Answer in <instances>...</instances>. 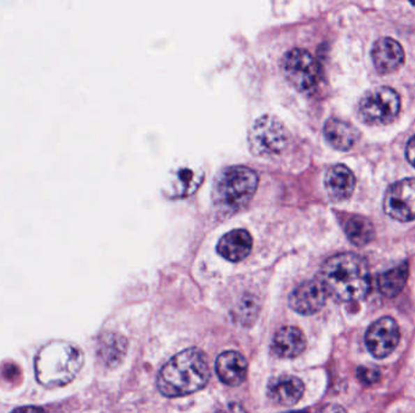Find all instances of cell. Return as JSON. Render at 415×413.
Returning a JSON list of instances; mask_svg holds the SVG:
<instances>
[{
    "instance_id": "1",
    "label": "cell",
    "mask_w": 415,
    "mask_h": 413,
    "mask_svg": "<svg viewBox=\"0 0 415 413\" xmlns=\"http://www.w3.org/2000/svg\"><path fill=\"white\" fill-rule=\"evenodd\" d=\"M329 297L339 302H357L363 299L372 288L368 265L363 257L344 252L324 262L318 274Z\"/></svg>"
},
{
    "instance_id": "2",
    "label": "cell",
    "mask_w": 415,
    "mask_h": 413,
    "mask_svg": "<svg viewBox=\"0 0 415 413\" xmlns=\"http://www.w3.org/2000/svg\"><path fill=\"white\" fill-rule=\"evenodd\" d=\"M209 362L201 349L176 354L159 371L158 390L167 398H180L203 389L209 381Z\"/></svg>"
},
{
    "instance_id": "3",
    "label": "cell",
    "mask_w": 415,
    "mask_h": 413,
    "mask_svg": "<svg viewBox=\"0 0 415 413\" xmlns=\"http://www.w3.org/2000/svg\"><path fill=\"white\" fill-rule=\"evenodd\" d=\"M84 357L80 349L67 342L44 345L36 358L37 381L47 388L66 386L75 380L83 366Z\"/></svg>"
},
{
    "instance_id": "4",
    "label": "cell",
    "mask_w": 415,
    "mask_h": 413,
    "mask_svg": "<svg viewBox=\"0 0 415 413\" xmlns=\"http://www.w3.org/2000/svg\"><path fill=\"white\" fill-rule=\"evenodd\" d=\"M259 183L257 172L247 166H229L220 172L214 185V201L225 210H237L252 199Z\"/></svg>"
},
{
    "instance_id": "5",
    "label": "cell",
    "mask_w": 415,
    "mask_h": 413,
    "mask_svg": "<svg viewBox=\"0 0 415 413\" xmlns=\"http://www.w3.org/2000/svg\"><path fill=\"white\" fill-rule=\"evenodd\" d=\"M288 131L277 116H262L254 121L249 130V144L259 157H276L288 144Z\"/></svg>"
},
{
    "instance_id": "6",
    "label": "cell",
    "mask_w": 415,
    "mask_h": 413,
    "mask_svg": "<svg viewBox=\"0 0 415 413\" xmlns=\"http://www.w3.org/2000/svg\"><path fill=\"white\" fill-rule=\"evenodd\" d=\"M401 109L398 93L391 88H373L359 101L361 119L369 125H386L396 119Z\"/></svg>"
},
{
    "instance_id": "7",
    "label": "cell",
    "mask_w": 415,
    "mask_h": 413,
    "mask_svg": "<svg viewBox=\"0 0 415 413\" xmlns=\"http://www.w3.org/2000/svg\"><path fill=\"white\" fill-rule=\"evenodd\" d=\"M285 78L295 88L310 93L315 90L321 78V67L317 60L305 49H292L282 62Z\"/></svg>"
},
{
    "instance_id": "8",
    "label": "cell",
    "mask_w": 415,
    "mask_h": 413,
    "mask_svg": "<svg viewBox=\"0 0 415 413\" xmlns=\"http://www.w3.org/2000/svg\"><path fill=\"white\" fill-rule=\"evenodd\" d=\"M384 210L400 222L415 219V178H405L393 183L384 198Z\"/></svg>"
},
{
    "instance_id": "9",
    "label": "cell",
    "mask_w": 415,
    "mask_h": 413,
    "mask_svg": "<svg viewBox=\"0 0 415 413\" xmlns=\"http://www.w3.org/2000/svg\"><path fill=\"white\" fill-rule=\"evenodd\" d=\"M400 343V329L396 321L384 316L375 321L365 334V344L374 358H386Z\"/></svg>"
},
{
    "instance_id": "10",
    "label": "cell",
    "mask_w": 415,
    "mask_h": 413,
    "mask_svg": "<svg viewBox=\"0 0 415 413\" xmlns=\"http://www.w3.org/2000/svg\"><path fill=\"white\" fill-rule=\"evenodd\" d=\"M326 290L323 288L322 283L316 280H308L300 283L295 288L289 297V306L293 311L303 315H312L315 313L321 311L326 304Z\"/></svg>"
},
{
    "instance_id": "11",
    "label": "cell",
    "mask_w": 415,
    "mask_h": 413,
    "mask_svg": "<svg viewBox=\"0 0 415 413\" xmlns=\"http://www.w3.org/2000/svg\"><path fill=\"white\" fill-rule=\"evenodd\" d=\"M372 60L379 73L387 75L398 70L405 62L401 44L392 38H383L374 44Z\"/></svg>"
},
{
    "instance_id": "12",
    "label": "cell",
    "mask_w": 415,
    "mask_h": 413,
    "mask_svg": "<svg viewBox=\"0 0 415 413\" xmlns=\"http://www.w3.org/2000/svg\"><path fill=\"white\" fill-rule=\"evenodd\" d=\"M220 381L227 386H239L247 377L248 364L242 354L229 350L220 354L215 364Z\"/></svg>"
},
{
    "instance_id": "13",
    "label": "cell",
    "mask_w": 415,
    "mask_h": 413,
    "mask_svg": "<svg viewBox=\"0 0 415 413\" xmlns=\"http://www.w3.org/2000/svg\"><path fill=\"white\" fill-rule=\"evenodd\" d=\"M271 348L273 354L280 358L299 357L306 348L305 334L295 326H285L276 332Z\"/></svg>"
},
{
    "instance_id": "14",
    "label": "cell",
    "mask_w": 415,
    "mask_h": 413,
    "mask_svg": "<svg viewBox=\"0 0 415 413\" xmlns=\"http://www.w3.org/2000/svg\"><path fill=\"white\" fill-rule=\"evenodd\" d=\"M324 185L331 199L345 200L350 198L355 189V175L349 167L338 164L326 171Z\"/></svg>"
},
{
    "instance_id": "15",
    "label": "cell",
    "mask_w": 415,
    "mask_h": 413,
    "mask_svg": "<svg viewBox=\"0 0 415 413\" xmlns=\"http://www.w3.org/2000/svg\"><path fill=\"white\" fill-rule=\"evenodd\" d=\"M252 237L246 229H234L226 233L218 244V252L226 260L239 262L252 251Z\"/></svg>"
},
{
    "instance_id": "16",
    "label": "cell",
    "mask_w": 415,
    "mask_h": 413,
    "mask_svg": "<svg viewBox=\"0 0 415 413\" xmlns=\"http://www.w3.org/2000/svg\"><path fill=\"white\" fill-rule=\"evenodd\" d=\"M305 386L303 381L294 376H280L269 384L267 393L271 399L283 406H293L303 398Z\"/></svg>"
},
{
    "instance_id": "17",
    "label": "cell",
    "mask_w": 415,
    "mask_h": 413,
    "mask_svg": "<svg viewBox=\"0 0 415 413\" xmlns=\"http://www.w3.org/2000/svg\"><path fill=\"white\" fill-rule=\"evenodd\" d=\"M324 137L333 148L349 150L359 139V131L350 123L331 118L324 124Z\"/></svg>"
},
{
    "instance_id": "18",
    "label": "cell",
    "mask_w": 415,
    "mask_h": 413,
    "mask_svg": "<svg viewBox=\"0 0 415 413\" xmlns=\"http://www.w3.org/2000/svg\"><path fill=\"white\" fill-rule=\"evenodd\" d=\"M408 274H409L408 263H402L398 267L387 270L383 274L379 275V291L385 297H396L406 286Z\"/></svg>"
},
{
    "instance_id": "19",
    "label": "cell",
    "mask_w": 415,
    "mask_h": 413,
    "mask_svg": "<svg viewBox=\"0 0 415 413\" xmlns=\"http://www.w3.org/2000/svg\"><path fill=\"white\" fill-rule=\"evenodd\" d=\"M345 233L349 240L356 247H364L372 242L375 235L373 224L363 216H352L345 223Z\"/></svg>"
},
{
    "instance_id": "20",
    "label": "cell",
    "mask_w": 415,
    "mask_h": 413,
    "mask_svg": "<svg viewBox=\"0 0 415 413\" xmlns=\"http://www.w3.org/2000/svg\"><path fill=\"white\" fill-rule=\"evenodd\" d=\"M126 342L123 337L110 334L107 341L103 343V357L108 364L119 362L126 354Z\"/></svg>"
},
{
    "instance_id": "21",
    "label": "cell",
    "mask_w": 415,
    "mask_h": 413,
    "mask_svg": "<svg viewBox=\"0 0 415 413\" xmlns=\"http://www.w3.org/2000/svg\"><path fill=\"white\" fill-rule=\"evenodd\" d=\"M357 377L359 378V381L364 383V384H374L375 382L379 381L380 375L377 370L373 368H369V367H359L357 370Z\"/></svg>"
},
{
    "instance_id": "22",
    "label": "cell",
    "mask_w": 415,
    "mask_h": 413,
    "mask_svg": "<svg viewBox=\"0 0 415 413\" xmlns=\"http://www.w3.org/2000/svg\"><path fill=\"white\" fill-rule=\"evenodd\" d=\"M406 158L412 166L415 167V135L407 143Z\"/></svg>"
},
{
    "instance_id": "23",
    "label": "cell",
    "mask_w": 415,
    "mask_h": 413,
    "mask_svg": "<svg viewBox=\"0 0 415 413\" xmlns=\"http://www.w3.org/2000/svg\"><path fill=\"white\" fill-rule=\"evenodd\" d=\"M215 413H247V411L243 409L242 405L237 404V403H231V404L226 405L225 407L216 411Z\"/></svg>"
},
{
    "instance_id": "24",
    "label": "cell",
    "mask_w": 415,
    "mask_h": 413,
    "mask_svg": "<svg viewBox=\"0 0 415 413\" xmlns=\"http://www.w3.org/2000/svg\"><path fill=\"white\" fill-rule=\"evenodd\" d=\"M11 413H45V411L37 406H24V407L15 409Z\"/></svg>"
},
{
    "instance_id": "25",
    "label": "cell",
    "mask_w": 415,
    "mask_h": 413,
    "mask_svg": "<svg viewBox=\"0 0 415 413\" xmlns=\"http://www.w3.org/2000/svg\"><path fill=\"white\" fill-rule=\"evenodd\" d=\"M319 413H346V411L339 405H328L324 409L321 410Z\"/></svg>"
},
{
    "instance_id": "26",
    "label": "cell",
    "mask_w": 415,
    "mask_h": 413,
    "mask_svg": "<svg viewBox=\"0 0 415 413\" xmlns=\"http://www.w3.org/2000/svg\"><path fill=\"white\" fill-rule=\"evenodd\" d=\"M288 413H308L306 411H296V412H288Z\"/></svg>"
}]
</instances>
